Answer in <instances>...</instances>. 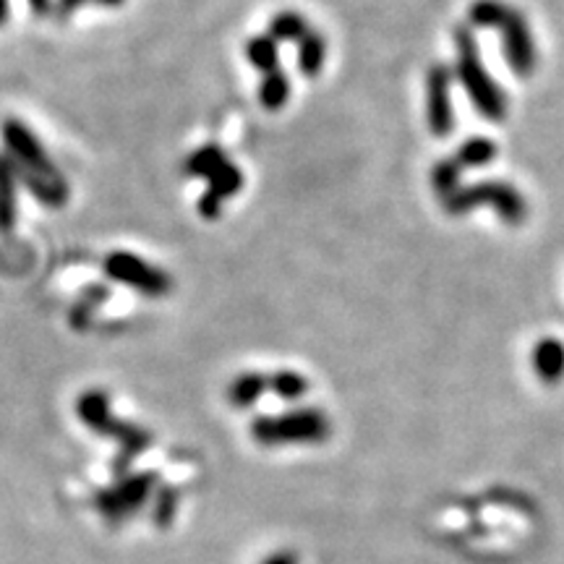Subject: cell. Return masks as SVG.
<instances>
[{"instance_id":"obj_1","label":"cell","mask_w":564,"mask_h":564,"mask_svg":"<svg viewBox=\"0 0 564 564\" xmlns=\"http://www.w3.org/2000/svg\"><path fill=\"white\" fill-rule=\"evenodd\" d=\"M3 147L8 160L14 162L16 175L29 194L45 207H63L68 202V181L58 170L42 141L34 136L32 128L19 118H6L0 126Z\"/></svg>"},{"instance_id":"obj_2","label":"cell","mask_w":564,"mask_h":564,"mask_svg":"<svg viewBox=\"0 0 564 564\" xmlns=\"http://www.w3.org/2000/svg\"><path fill=\"white\" fill-rule=\"evenodd\" d=\"M76 416L79 421L92 429L94 434H102V437H118L121 442V452L115 457L113 473L115 476H123L134 460V455H139L141 450H147L152 439L144 429L139 426H131V423H123L113 416L110 410V397L108 392L102 390H87L81 392L79 400H76Z\"/></svg>"},{"instance_id":"obj_3","label":"cell","mask_w":564,"mask_h":564,"mask_svg":"<svg viewBox=\"0 0 564 564\" xmlns=\"http://www.w3.org/2000/svg\"><path fill=\"white\" fill-rule=\"evenodd\" d=\"M251 434L264 447L324 442L329 434V421L322 410L301 408L293 413H282V416H259L251 423Z\"/></svg>"},{"instance_id":"obj_4","label":"cell","mask_w":564,"mask_h":564,"mask_svg":"<svg viewBox=\"0 0 564 564\" xmlns=\"http://www.w3.org/2000/svg\"><path fill=\"white\" fill-rule=\"evenodd\" d=\"M102 269L113 282L139 290L141 296L147 298H162L173 290V277L168 272H162L160 267L149 264L147 259L131 254V251H110L102 262Z\"/></svg>"},{"instance_id":"obj_5","label":"cell","mask_w":564,"mask_h":564,"mask_svg":"<svg viewBox=\"0 0 564 564\" xmlns=\"http://www.w3.org/2000/svg\"><path fill=\"white\" fill-rule=\"evenodd\" d=\"M155 478V473H141V476H131L121 481L115 489L100 491L97 494V510L108 520H121L123 515H134L141 504L147 502L149 491L155 486Z\"/></svg>"},{"instance_id":"obj_6","label":"cell","mask_w":564,"mask_h":564,"mask_svg":"<svg viewBox=\"0 0 564 564\" xmlns=\"http://www.w3.org/2000/svg\"><path fill=\"white\" fill-rule=\"evenodd\" d=\"M16 186L19 175L14 162L8 160L6 152H0V233H8L16 225Z\"/></svg>"},{"instance_id":"obj_7","label":"cell","mask_w":564,"mask_h":564,"mask_svg":"<svg viewBox=\"0 0 564 564\" xmlns=\"http://www.w3.org/2000/svg\"><path fill=\"white\" fill-rule=\"evenodd\" d=\"M269 384L264 379V374L259 371H243L228 384V403L233 408H251L259 403V397L264 395Z\"/></svg>"},{"instance_id":"obj_8","label":"cell","mask_w":564,"mask_h":564,"mask_svg":"<svg viewBox=\"0 0 564 564\" xmlns=\"http://www.w3.org/2000/svg\"><path fill=\"white\" fill-rule=\"evenodd\" d=\"M225 160H228V157H225V152H222L217 144H204V147L194 149V152L186 157L183 170H186L188 178H204V181H209V175L215 173Z\"/></svg>"},{"instance_id":"obj_9","label":"cell","mask_w":564,"mask_h":564,"mask_svg":"<svg viewBox=\"0 0 564 564\" xmlns=\"http://www.w3.org/2000/svg\"><path fill=\"white\" fill-rule=\"evenodd\" d=\"M246 58H249L251 66L256 71H262L264 76L277 71V61H280V53H277V42L269 37V34H259L254 40L246 42Z\"/></svg>"},{"instance_id":"obj_10","label":"cell","mask_w":564,"mask_h":564,"mask_svg":"<svg viewBox=\"0 0 564 564\" xmlns=\"http://www.w3.org/2000/svg\"><path fill=\"white\" fill-rule=\"evenodd\" d=\"M207 183V191H212V194L220 196L222 202H225V199H233L243 188V173L238 170V165H235L233 160H225L215 173L209 175Z\"/></svg>"},{"instance_id":"obj_11","label":"cell","mask_w":564,"mask_h":564,"mask_svg":"<svg viewBox=\"0 0 564 564\" xmlns=\"http://www.w3.org/2000/svg\"><path fill=\"white\" fill-rule=\"evenodd\" d=\"M269 37L275 42H301L306 37V19L296 11H282L269 21Z\"/></svg>"},{"instance_id":"obj_12","label":"cell","mask_w":564,"mask_h":564,"mask_svg":"<svg viewBox=\"0 0 564 564\" xmlns=\"http://www.w3.org/2000/svg\"><path fill=\"white\" fill-rule=\"evenodd\" d=\"M290 97V81L288 76L282 74L280 68L267 74L262 79V87H259V100L267 110H280Z\"/></svg>"},{"instance_id":"obj_13","label":"cell","mask_w":564,"mask_h":564,"mask_svg":"<svg viewBox=\"0 0 564 564\" xmlns=\"http://www.w3.org/2000/svg\"><path fill=\"white\" fill-rule=\"evenodd\" d=\"M324 63V40L322 34L306 32V37L298 45V66L306 76H316L322 71Z\"/></svg>"},{"instance_id":"obj_14","label":"cell","mask_w":564,"mask_h":564,"mask_svg":"<svg viewBox=\"0 0 564 564\" xmlns=\"http://www.w3.org/2000/svg\"><path fill=\"white\" fill-rule=\"evenodd\" d=\"M108 288L105 285H89L87 290H84V296L79 298V303L74 306V311H71V324L74 327H84V324H89V316H92V311L100 306V303L108 301Z\"/></svg>"},{"instance_id":"obj_15","label":"cell","mask_w":564,"mask_h":564,"mask_svg":"<svg viewBox=\"0 0 564 564\" xmlns=\"http://www.w3.org/2000/svg\"><path fill=\"white\" fill-rule=\"evenodd\" d=\"M267 384L282 400H298L303 392L309 390V384H306V379L298 371H277V374L269 376Z\"/></svg>"},{"instance_id":"obj_16","label":"cell","mask_w":564,"mask_h":564,"mask_svg":"<svg viewBox=\"0 0 564 564\" xmlns=\"http://www.w3.org/2000/svg\"><path fill=\"white\" fill-rule=\"evenodd\" d=\"M536 363H538V371H541L546 379H554V376L559 374V369H562V363H564L562 350H559L554 343L541 345V348H538Z\"/></svg>"},{"instance_id":"obj_17","label":"cell","mask_w":564,"mask_h":564,"mask_svg":"<svg viewBox=\"0 0 564 564\" xmlns=\"http://www.w3.org/2000/svg\"><path fill=\"white\" fill-rule=\"evenodd\" d=\"M199 215H202L204 220H217V217L222 215L220 196H215L212 191H204L202 199H199Z\"/></svg>"},{"instance_id":"obj_18","label":"cell","mask_w":564,"mask_h":564,"mask_svg":"<svg viewBox=\"0 0 564 564\" xmlns=\"http://www.w3.org/2000/svg\"><path fill=\"white\" fill-rule=\"evenodd\" d=\"M175 491L173 489H165L160 494V512H157V523L160 525H170V520H173V512H175Z\"/></svg>"},{"instance_id":"obj_19","label":"cell","mask_w":564,"mask_h":564,"mask_svg":"<svg viewBox=\"0 0 564 564\" xmlns=\"http://www.w3.org/2000/svg\"><path fill=\"white\" fill-rule=\"evenodd\" d=\"M264 564H298V557L296 554H290V551H277V554L264 559Z\"/></svg>"},{"instance_id":"obj_20","label":"cell","mask_w":564,"mask_h":564,"mask_svg":"<svg viewBox=\"0 0 564 564\" xmlns=\"http://www.w3.org/2000/svg\"><path fill=\"white\" fill-rule=\"evenodd\" d=\"M87 0H58V14L61 16H71L79 6H84Z\"/></svg>"},{"instance_id":"obj_21","label":"cell","mask_w":564,"mask_h":564,"mask_svg":"<svg viewBox=\"0 0 564 564\" xmlns=\"http://www.w3.org/2000/svg\"><path fill=\"white\" fill-rule=\"evenodd\" d=\"M29 8H32L34 16H45V14H50L53 0H29Z\"/></svg>"},{"instance_id":"obj_22","label":"cell","mask_w":564,"mask_h":564,"mask_svg":"<svg viewBox=\"0 0 564 564\" xmlns=\"http://www.w3.org/2000/svg\"><path fill=\"white\" fill-rule=\"evenodd\" d=\"M94 6H102V8H121L126 0H89Z\"/></svg>"},{"instance_id":"obj_23","label":"cell","mask_w":564,"mask_h":564,"mask_svg":"<svg viewBox=\"0 0 564 564\" xmlns=\"http://www.w3.org/2000/svg\"><path fill=\"white\" fill-rule=\"evenodd\" d=\"M8 14H11V3H8V0H0V27L8 21Z\"/></svg>"}]
</instances>
